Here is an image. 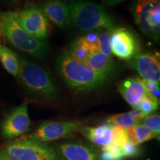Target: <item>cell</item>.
<instances>
[{
	"mask_svg": "<svg viewBox=\"0 0 160 160\" xmlns=\"http://www.w3.org/2000/svg\"><path fill=\"white\" fill-rule=\"evenodd\" d=\"M55 151L59 160H99L94 149L82 143H61Z\"/></svg>",
	"mask_w": 160,
	"mask_h": 160,
	"instance_id": "5bb4252c",
	"label": "cell"
},
{
	"mask_svg": "<svg viewBox=\"0 0 160 160\" xmlns=\"http://www.w3.org/2000/svg\"><path fill=\"white\" fill-rule=\"evenodd\" d=\"M71 25L83 31L116 28L115 19L102 6L87 0L69 4Z\"/></svg>",
	"mask_w": 160,
	"mask_h": 160,
	"instance_id": "3957f363",
	"label": "cell"
},
{
	"mask_svg": "<svg viewBox=\"0 0 160 160\" xmlns=\"http://www.w3.org/2000/svg\"><path fill=\"white\" fill-rule=\"evenodd\" d=\"M85 62L97 73L109 78L115 71V64L112 57H108L100 51L90 55Z\"/></svg>",
	"mask_w": 160,
	"mask_h": 160,
	"instance_id": "2e32d148",
	"label": "cell"
},
{
	"mask_svg": "<svg viewBox=\"0 0 160 160\" xmlns=\"http://www.w3.org/2000/svg\"><path fill=\"white\" fill-rule=\"evenodd\" d=\"M28 105L24 103L13 109L6 116L1 125L2 134L7 139L21 137L31 128Z\"/></svg>",
	"mask_w": 160,
	"mask_h": 160,
	"instance_id": "30bf717a",
	"label": "cell"
},
{
	"mask_svg": "<svg viewBox=\"0 0 160 160\" xmlns=\"http://www.w3.org/2000/svg\"><path fill=\"white\" fill-rule=\"evenodd\" d=\"M130 66L139 73L141 79L159 84L160 64L157 53L139 52L131 60Z\"/></svg>",
	"mask_w": 160,
	"mask_h": 160,
	"instance_id": "7c38bea8",
	"label": "cell"
},
{
	"mask_svg": "<svg viewBox=\"0 0 160 160\" xmlns=\"http://www.w3.org/2000/svg\"><path fill=\"white\" fill-rule=\"evenodd\" d=\"M141 124L149 128L155 136L156 139L159 140L160 136V117L159 114L149 115L142 120Z\"/></svg>",
	"mask_w": 160,
	"mask_h": 160,
	"instance_id": "603a6c76",
	"label": "cell"
},
{
	"mask_svg": "<svg viewBox=\"0 0 160 160\" xmlns=\"http://www.w3.org/2000/svg\"><path fill=\"white\" fill-rule=\"evenodd\" d=\"M1 37H2V34H1V31H0V49H1Z\"/></svg>",
	"mask_w": 160,
	"mask_h": 160,
	"instance_id": "4316f807",
	"label": "cell"
},
{
	"mask_svg": "<svg viewBox=\"0 0 160 160\" xmlns=\"http://www.w3.org/2000/svg\"><path fill=\"white\" fill-rule=\"evenodd\" d=\"M127 133L128 140L137 146L155 138L151 130L141 123L127 128Z\"/></svg>",
	"mask_w": 160,
	"mask_h": 160,
	"instance_id": "d6986e66",
	"label": "cell"
},
{
	"mask_svg": "<svg viewBox=\"0 0 160 160\" xmlns=\"http://www.w3.org/2000/svg\"><path fill=\"white\" fill-rule=\"evenodd\" d=\"M118 91L133 109H137L148 93L144 80L140 77H129L122 81L118 85Z\"/></svg>",
	"mask_w": 160,
	"mask_h": 160,
	"instance_id": "4fadbf2b",
	"label": "cell"
},
{
	"mask_svg": "<svg viewBox=\"0 0 160 160\" xmlns=\"http://www.w3.org/2000/svg\"><path fill=\"white\" fill-rule=\"evenodd\" d=\"M124 158L120 148H108L102 150L99 156V160H123Z\"/></svg>",
	"mask_w": 160,
	"mask_h": 160,
	"instance_id": "cb8c5ba5",
	"label": "cell"
},
{
	"mask_svg": "<svg viewBox=\"0 0 160 160\" xmlns=\"http://www.w3.org/2000/svg\"><path fill=\"white\" fill-rule=\"evenodd\" d=\"M78 132L102 150L122 147L128 139L127 128L107 123L97 127L83 125Z\"/></svg>",
	"mask_w": 160,
	"mask_h": 160,
	"instance_id": "52a82bcc",
	"label": "cell"
},
{
	"mask_svg": "<svg viewBox=\"0 0 160 160\" xmlns=\"http://www.w3.org/2000/svg\"><path fill=\"white\" fill-rule=\"evenodd\" d=\"M2 156L7 160H59L52 146L25 136L8 144Z\"/></svg>",
	"mask_w": 160,
	"mask_h": 160,
	"instance_id": "5b68a950",
	"label": "cell"
},
{
	"mask_svg": "<svg viewBox=\"0 0 160 160\" xmlns=\"http://www.w3.org/2000/svg\"><path fill=\"white\" fill-rule=\"evenodd\" d=\"M15 19L26 32L39 41L48 36L49 21L40 8L34 5H26L22 9L12 11Z\"/></svg>",
	"mask_w": 160,
	"mask_h": 160,
	"instance_id": "ba28073f",
	"label": "cell"
},
{
	"mask_svg": "<svg viewBox=\"0 0 160 160\" xmlns=\"http://www.w3.org/2000/svg\"><path fill=\"white\" fill-rule=\"evenodd\" d=\"M19 61L20 71L18 77L24 88L32 95L41 99H57L59 88L48 72L29 60L19 57Z\"/></svg>",
	"mask_w": 160,
	"mask_h": 160,
	"instance_id": "277c9868",
	"label": "cell"
},
{
	"mask_svg": "<svg viewBox=\"0 0 160 160\" xmlns=\"http://www.w3.org/2000/svg\"><path fill=\"white\" fill-rule=\"evenodd\" d=\"M111 49L112 54L123 60H131L140 52L135 35L125 28L112 30Z\"/></svg>",
	"mask_w": 160,
	"mask_h": 160,
	"instance_id": "8fae6325",
	"label": "cell"
},
{
	"mask_svg": "<svg viewBox=\"0 0 160 160\" xmlns=\"http://www.w3.org/2000/svg\"><path fill=\"white\" fill-rule=\"evenodd\" d=\"M0 31L11 45L28 54L45 59L48 53L47 44L26 32L15 19L12 11L0 12Z\"/></svg>",
	"mask_w": 160,
	"mask_h": 160,
	"instance_id": "7a4b0ae2",
	"label": "cell"
},
{
	"mask_svg": "<svg viewBox=\"0 0 160 160\" xmlns=\"http://www.w3.org/2000/svg\"><path fill=\"white\" fill-rule=\"evenodd\" d=\"M111 32L112 30L102 29L99 32V36H98V46H99V51L108 57H112L111 49Z\"/></svg>",
	"mask_w": 160,
	"mask_h": 160,
	"instance_id": "7402d4cb",
	"label": "cell"
},
{
	"mask_svg": "<svg viewBox=\"0 0 160 160\" xmlns=\"http://www.w3.org/2000/svg\"><path fill=\"white\" fill-rule=\"evenodd\" d=\"M41 9L48 20L58 27L65 28L71 25L69 5L63 0H48Z\"/></svg>",
	"mask_w": 160,
	"mask_h": 160,
	"instance_id": "9a60e30c",
	"label": "cell"
},
{
	"mask_svg": "<svg viewBox=\"0 0 160 160\" xmlns=\"http://www.w3.org/2000/svg\"><path fill=\"white\" fill-rule=\"evenodd\" d=\"M133 17L144 34L159 42L160 0H137L133 7Z\"/></svg>",
	"mask_w": 160,
	"mask_h": 160,
	"instance_id": "8992f818",
	"label": "cell"
},
{
	"mask_svg": "<svg viewBox=\"0 0 160 160\" xmlns=\"http://www.w3.org/2000/svg\"><path fill=\"white\" fill-rule=\"evenodd\" d=\"M159 100L156 99L153 96L148 93L147 95L140 102L137 109L141 111L146 116L151 115L159 108Z\"/></svg>",
	"mask_w": 160,
	"mask_h": 160,
	"instance_id": "44dd1931",
	"label": "cell"
},
{
	"mask_svg": "<svg viewBox=\"0 0 160 160\" xmlns=\"http://www.w3.org/2000/svg\"><path fill=\"white\" fill-rule=\"evenodd\" d=\"M146 116L139 109H133L128 113H119L108 117L106 120V123L111 125L119 126V127L128 128L136 124H139Z\"/></svg>",
	"mask_w": 160,
	"mask_h": 160,
	"instance_id": "e0dca14e",
	"label": "cell"
},
{
	"mask_svg": "<svg viewBox=\"0 0 160 160\" xmlns=\"http://www.w3.org/2000/svg\"><path fill=\"white\" fill-rule=\"evenodd\" d=\"M0 61L8 73L18 77L20 71L19 57L6 46H2L0 49Z\"/></svg>",
	"mask_w": 160,
	"mask_h": 160,
	"instance_id": "ac0fdd59",
	"label": "cell"
},
{
	"mask_svg": "<svg viewBox=\"0 0 160 160\" xmlns=\"http://www.w3.org/2000/svg\"><path fill=\"white\" fill-rule=\"evenodd\" d=\"M84 125L80 121H50L42 124L34 132L25 135L28 139L47 142L67 137L77 132Z\"/></svg>",
	"mask_w": 160,
	"mask_h": 160,
	"instance_id": "9c48e42d",
	"label": "cell"
},
{
	"mask_svg": "<svg viewBox=\"0 0 160 160\" xmlns=\"http://www.w3.org/2000/svg\"><path fill=\"white\" fill-rule=\"evenodd\" d=\"M57 65L58 71L67 85L77 91L97 89L110 79L97 73L85 62L75 59L66 52L58 58Z\"/></svg>",
	"mask_w": 160,
	"mask_h": 160,
	"instance_id": "6da1fadb",
	"label": "cell"
},
{
	"mask_svg": "<svg viewBox=\"0 0 160 160\" xmlns=\"http://www.w3.org/2000/svg\"><path fill=\"white\" fill-rule=\"evenodd\" d=\"M125 0H102V4L105 6L112 7V6H116L122 3Z\"/></svg>",
	"mask_w": 160,
	"mask_h": 160,
	"instance_id": "484cf974",
	"label": "cell"
},
{
	"mask_svg": "<svg viewBox=\"0 0 160 160\" xmlns=\"http://www.w3.org/2000/svg\"><path fill=\"white\" fill-rule=\"evenodd\" d=\"M66 53L71 57L74 58L75 59L85 62L89 56L92 54L93 52L92 51L91 46L82 37L75 39L70 45L68 51Z\"/></svg>",
	"mask_w": 160,
	"mask_h": 160,
	"instance_id": "ffe728a7",
	"label": "cell"
},
{
	"mask_svg": "<svg viewBox=\"0 0 160 160\" xmlns=\"http://www.w3.org/2000/svg\"><path fill=\"white\" fill-rule=\"evenodd\" d=\"M122 153L124 158L125 157H135L139 153V148L130 140L128 139L126 143L122 147H120Z\"/></svg>",
	"mask_w": 160,
	"mask_h": 160,
	"instance_id": "d4e9b609",
	"label": "cell"
}]
</instances>
